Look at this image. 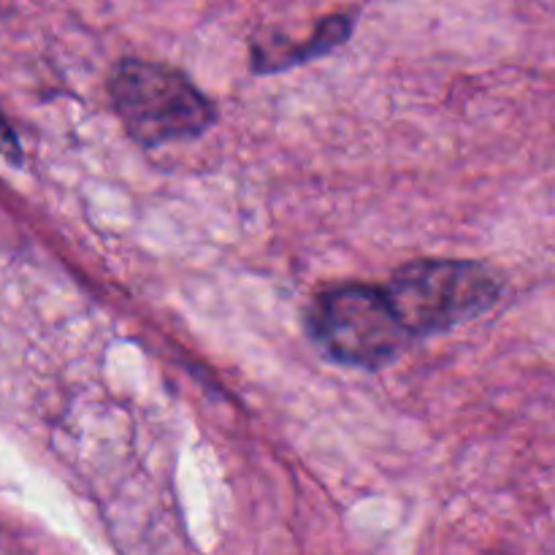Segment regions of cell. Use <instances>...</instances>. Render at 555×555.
Wrapping results in <instances>:
<instances>
[{
    "label": "cell",
    "instance_id": "6da1fadb",
    "mask_svg": "<svg viewBox=\"0 0 555 555\" xmlns=\"http://www.w3.org/2000/svg\"><path fill=\"white\" fill-rule=\"evenodd\" d=\"M108 92L130 139L144 146L193 139L215 122V106L171 65L122 60L114 65Z\"/></svg>",
    "mask_w": 555,
    "mask_h": 555
},
{
    "label": "cell",
    "instance_id": "7a4b0ae2",
    "mask_svg": "<svg viewBox=\"0 0 555 555\" xmlns=\"http://www.w3.org/2000/svg\"><path fill=\"white\" fill-rule=\"evenodd\" d=\"M385 291L410 334L426 336L488 312L502 296V280L475 260L421 258L401 266Z\"/></svg>",
    "mask_w": 555,
    "mask_h": 555
},
{
    "label": "cell",
    "instance_id": "3957f363",
    "mask_svg": "<svg viewBox=\"0 0 555 555\" xmlns=\"http://www.w3.org/2000/svg\"><path fill=\"white\" fill-rule=\"evenodd\" d=\"M309 331L334 361L347 366H383L412 339L388 291L363 282L325 287L309 307Z\"/></svg>",
    "mask_w": 555,
    "mask_h": 555
}]
</instances>
